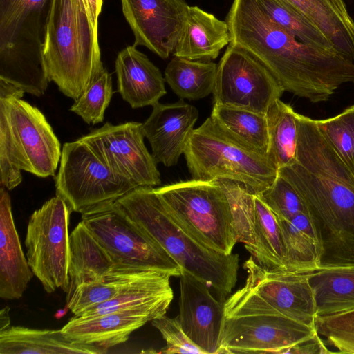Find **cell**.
I'll return each mask as SVG.
<instances>
[{
	"label": "cell",
	"instance_id": "6da1fadb",
	"mask_svg": "<svg viewBox=\"0 0 354 354\" xmlns=\"http://www.w3.org/2000/svg\"><path fill=\"white\" fill-rule=\"evenodd\" d=\"M297 161L278 174L297 191L320 248L318 270L354 266V174L320 131L297 113Z\"/></svg>",
	"mask_w": 354,
	"mask_h": 354
},
{
	"label": "cell",
	"instance_id": "7a4b0ae2",
	"mask_svg": "<svg viewBox=\"0 0 354 354\" xmlns=\"http://www.w3.org/2000/svg\"><path fill=\"white\" fill-rule=\"evenodd\" d=\"M225 21L230 44L261 62L284 91L317 103L327 101L342 84L354 83V60L299 40L257 0H233Z\"/></svg>",
	"mask_w": 354,
	"mask_h": 354
},
{
	"label": "cell",
	"instance_id": "3957f363",
	"mask_svg": "<svg viewBox=\"0 0 354 354\" xmlns=\"http://www.w3.org/2000/svg\"><path fill=\"white\" fill-rule=\"evenodd\" d=\"M181 268L205 283L223 300L237 281L239 257L203 245L178 225L151 187H137L115 201Z\"/></svg>",
	"mask_w": 354,
	"mask_h": 354
},
{
	"label": "cell",
	"instance_id": "277c9868",
	"mask_svg": "<svg viewBox=\"0 0 354 354\" xmlns=\"http://www.w3.org/2000/svg\"><path fill=\"white\" fill-rule=\"evenodd\" d=\"M41 54L49 81L73 100L104 68L97 29L83 0H51Z\"/></svg>",
	"mask_w": 354,
	"mask_h": 354
},
{
	"label": "cell",
	"instance_id": "5b68a950",
	"mask_svg": "<svg viewBox=\"0 0 354 354\" xmlns=\"http://www.w3.org/2000/svg\"><path fill=\"white\" fill-rule=\"evenodd\" d=\"M61 146L42 112L19 96H0V182L12 190L21 171L55 176Z\"/></svg>",
	"mask_w": 354,
	"mask_h": 354
},
{
	"label": "cell",
	"instance_id": "8992f818",
	"mask_svg": "<svg viewBox=\"0 0 354 354\" xmlns=\"http://www.w3.org/2000/svg\"><path fill=\"white\" fill-rule=\"evenodd\" d=\"M192 179L230 180L259 194L274 181L278 169L266 154L237 141L210 117L192 132L183 153Z\"/></svg>",
	"mask_w": 354,
	"mask_h": 354
},
{
	"label": "cell",
	"instance_id": "52a82bcc",
	"mask_svg": "<svg viewBox=\"0 0 354 354\" xmlns=\"http://www.w3.org/2000/svg\"><path fill=\"white\" fill-rule=\"evenodd\" d=\"M243 268L245 284L224 301L226 318L276 315L315 327L316 304L309 283L312 272L269 269L252 257Z\"/></svg>",
	"mask_w": 354,
	"mask_h": 354
},
{
	"label": "cell",
	"instance_id": "ba28073f",
	"mask_svg": "<svg viewBox=\"0 0 354 354\" xmlns=\"http://www.w3.org/2000/svg\"><path fill=\"white\" fill-rule=\"evenodd\" d=\"M165 208L184 230L206 247L231 254L237 243L227 196L218 180H190L155 188Z\"/></svg>",
	"mask_w": 354,
	"mask_h": 354
},
{
	"label": "cell",
	"instance_id": "9c48e42d",
	"mask_svg": "<svg viewBox=\"0 0 354 354\" xmlns=\"http://www.w3.org/2000/svg\"><path fill=\"white\" fill-rule=\"evenodd\" d=\"M81 221L109 254L116 269L158 270L179 277L181 268L116 202L82 214Z\"/></svg>",
	"mask_w": 354,
	"mask_h": 354
},
{
	"label": "cell",
	"instance_id": "30bf717a",
	"mask_svg": "<svg viewBox=\"0 0 354 354\" xmlns=\"http://www.w3.org/2000/svg\"><path fill=\"white\" fill-rule=\"evenodd\" d=\"M59 163L56 196L72 212L82 214L113 203L137 187L112 170L80 138L64 144Z\"/></svg>",
	"mask_w": 354,
	"mask_h": 354
},
{
	"label": "cell",
	"instance_id": "8fae6325",
	"mask_svg": "<svg viewBox=\"0 0 354 354\" xmlns=\"http://www.w3.org/2000/svg\"><path fill=\"white\" fill-rule=\"evenodd\" d=\"M71 210L66 202L55 196L30 216L25 246L28 265L48 293L69 285L68 224Z\"/></svg>",
	"mask_w": 354,
	"mask_h": 354
},
{
	"label": "cell",
	"instance_id": "7c38bea8",
	"mask_svg": "<svg viewBox=\"0 0 354 354\" xmlns=\"http://www.w3.org/2000/svg\"><path fill=\"white\" fill-rule=\"evenodd\" d=\"M283 92L261 62L241 47L227 45L218 64L214 104L266 115Z\"/></svg>",
	"mask_w": 354,
	"mask_h": 354
},
{
	"label": "cell",
	"instance_id": "4fadbf2b",
	"mask_svg": "<svg viewBox=\"0 0 354 354\" xmlns=\"http://www.w3.org/2000/svg\"><path fill=\"white\" fill-rule=\"evenodd\" d=\"M225 190L233 216L237 242L259 265L284 270L281 234L277 216L259 194L248 192L241 184L218 180Z\"/></svg>",
	"mask_w": 354,
	"mask_h": 354
},
{
	"label": "cell",
	"instance_id": "5bb4252c",
	"mask_svg": "<svg viewBox=\"0 0 354 354\" xmlns=\"http://www.w3.org/2000/svg\"><path fill=\"white\" fill-rule=\"evenodd\" d=\"M144 138L142 123L127 122H106L80 139L112 170L136 187H153L161 184L160 174Z\"/></svg>",
	"mask_w": 354,
	"mask_h": 354
},
{
	"label": "cell",
	"instance_id": "9a60e30c",
	"mask_svg": "<svg viewBox=\"0 0 354 354\" xmlns=\"http://www.w3.org/2000/svg\"><path fill=\"white\" fill-rule=\"evenodd\" d=\"M315 332V327L282 315L226 318L216 354L285 353Z\"/></svg>",
	"mask_w": 354,
	"mask_h": 354
},
{
	"label": "cell",
	"instance_id": "2e32d148",
	"mask_svg": "<svg viewBox=\"0 0 354 354\" xmlns=\"http://www.w3.org/2000/svg\"><path fill=\"white\" fill-rule=\"evenodd\" d=\"M120 1L135 46H145L162 59L174 53L189 6L185 0Z\"/></svg>",
	"mask_w": 354,
	"mask_h": 354
},
{
	"label": "cell",
	"instance_id": "e0dca14e",
	"mask_svg": "<svg viewBox=\"0 0 354 354\" xmlns=\"http://www.w3.org/2000/svg\"><path fill=\"white\" fill-rule=\"evenodd\" d=\"M179 315L181 327L188 337L206 354L217 353L224 324V302L212 295L204 282L181 269Z\"/></svg>",
	"mask_w": 354,
	"mask_h": 354
},
{
	"label": "cell",
	"instance_id": "ac0fdd59",
	"mask_svg": "<svg viewBox=\"0 0 354 354\" xmlns=\"http://www.w3.org/2000/svg\"><path fill=\"white\" fill-rule=\"evenodd\" d=\"M152 106L151 115L142 124L152 156L157 164L176 165L194 129L198 111L183 99L169 104L158 102Z\"/></svg>",
	"mask_w": 354,
	"mask_h": 354
},
{
	"label": "cell",
	"instance_id": "d6986e66",
	"mask_svg": "<svg viewBox=\"0 0 354 354\" xmlns=\"http://www.w3.org/2000/svg\"><path fill=\"white\" fill-rule=\"evenodd\" d=\"M115 68L118 92L133 109L153 106L167 93L160 69L134 45L118 54Z\"/></svg>",
	"mask_w": 354,
	"mask_h": 354
},
{
	"label": "cell",
	"instance_id": "ffe728a7",
	"mask_svg": "<svg viewBox=\"0 0 354 354\" xmlns=\"http://www.w3.org/2000/svg\"><path fill=\"white\" fill-rule=\"evenodd\" d=\"M152 319L136 312L119 311L102 315L73 316L62 328L68 339L97 347L104 353L125 342L129 335Z\"/></svg>",
	"mask_w": 354,
	"mask_h": 354
},
{
	"label": "cell",
	"instance_id": "44dd1931",
	"mask_svg": "<svg viewBox=\"0 0 354 354\" xmlns=\"http://www.w3.org/2000/svg\"><path fill=\"white\" fill-rule=\"evenodd\" d=\"M7 189H0V297L21 298L33 273L26 259L14 223Z\"/></svg>",
	"mask_w": 354,
	"mask_h": 354
},
{
	"label": "cell",
	"instance_id": "7402d4cb",
	"mask_svg": "<svg viewBox=\"0 0 354 354\" xmlns=\"http://www.w3.org/2000/svg\"><path fill=\"white\" fill-rule=\"evenodd\" d=\"M230 43L226 21L196 6H189L173 55L191 60L210 61Z\"/></svg>",
	"mask_w": 354,
	"mask_h": 354
},
{
	"label": "cell",
	"instance_id": "603a6c76",
	"mask_svg": "<svg viewBox=\"0 0 354 354\" xmlns=\"http://www.w3.org/2000/svg\"><path fill=\"white\" fill-rule=\"evenodd\" d=\"M114 268L109 254L80 221L69 235L66 303L80 286L102 279Z\"/></svg>",
	"mask_w": 354,
	"mask_h": 354
},
{
	"label": "cell",
	"instance_id": "cb8c5ba5",
	"mask_svg": "<svg viewBox=\"0 0 354 354\" xmlns=\"http://www.w3.org/2000/svg\"><path fill=\"white\" fill-rule=\"evenodd\" d=\"M330 41L335 50L354 60V20L343 0H283Z\"/></svg>",
	"mask_w": 354,
	"mask_h": 354
},
{
	"label": "cell",
	"instance_id": "d4e9b609",
	"mask_svg": "<svg viewBox=\"0 0 354 354\" xmlns=\"http://www.w3.org/2000/svg\"><path fill=\"white\" fill-rule=\"evenodd\" d=\"M102 354L100 348L77 343L62 330L10 326L0 332V354Z\"/></svg>",
	"mask_w": 354,
	"mask_h": 354
},
{
	"label": "cell",
	"instance_id": "484cf974",
	"mask_svg": "<svg viewBox=\"0 0 354 354\" xmlns=\"http://www.w3.org/2000/svg\"><path fill=\"white\" fill-rule=\"evenodd\" d=\"M277 218L283 243L284 270H317L320 248L308 214L302 212L289 219Z\"/></svg>",
	"mask_w": 354,
	"mask_h": 354
},
{
	"label": "cell",
	"instance_id": "4316f807",
	"mask_svg": "<svg viewBox=\"0 0 354 354\" xmlns=\"http://www.w3.org/2000/svg\"><path fill=\"white\" fill-rule=\"evenodd\" d=\"M317 316L354 310V266L317 270L309 276Z\"/></svg>",
	"mask_w": 354,
	"mask_h": 354
},
{
	"label": "cell",
	"instance_id": "83f0119b",
	"mask_svg": "<svg viewBox=\"0 0 354 354\" xmlns=\"http://www.w3.org/2000/svg\"><path fill=\"white\" fill-rule=\"evenodd\" d=\"M51 0H0L1 60L12 55L29 26L47 17Z\"/></svg>",
	"mask_w": 354,
	"mask_h": 354
},
{
	"label": "cell",
	"instance_id": "f1b7e54d",
	"mask_svg": "<svg viewBox=\"0 0 354 354\" xmlns=\"http://www.w3.org/2000/svg\"><path fill=\"white\" fill-rule=\"evenodd\" d=\"M218 64L174 56L165 70V80L180 99L198 100L212 93Z\"/></svg>",
	"mask_w": 354,
	"mask_h": 354
},
{
	"label": "cell",
	"instance_id": "f546056e",
	"mask_svg": "<svg viewBox=\"0 0 354 354\" xmlns=\"http://www.w3.org/2000/svg\"><path fill=\"white\" fill-rule=\"evenodd\" d=\"M209 117L237 141L268 156L269 135L266 115L214 104Z\"/></svg>",
	"mask_w": 354,
	"mask_h": 354
},
{
	"label": "cell",
	"instance_id": "4dcf8cb0",
	"mask_svg": "<svg viewBox=\"0 0 354 354\" xmlns=\"http://www.w3.org/2000/svg\"><path fill=\"white\" fill-rule=\"evenodd\" d=\"M294 109L280 99L266 113L269 146L268 156L277 169L297 161L298 127Z\"/></svg>",
	"mask_w": 354,
	"mask_h": 354
},
{
	"label": "cell",
	"instance_id": "1f68e13d",
	"mask_svg": "<svg viewBox=\"0 0 354 354\" xmlns=\"http://www.w3.org/2000/svg\"><path fill=\"white\" fill-rule=\"evenodd\" d=\"M154 271H129L115 268L102 279L80 286L66 303L73 315L110 300L151 275Z\"/></svg>",
	"mask_w": 354,
	"mask_h": 354
},
{
	"label": "cell",
	"instance_id": "d6a6232c",
	"mask_svg": "<svg viewBox=\"0 0 354 354\" xmlns=\"http://www.w3.org/2000/svg\"><path fill=\"white\" fill-rule=\"evenodd\" d=\"M257 1L277 24L299 40L315 47L337 51L318 28L283 0Z\"/></svg>",
	"mask_w": 354,
	"mask_h": 354
},
{
	"label": "cell",
	"instance_id": "836d02e7",
	"mask_svg": "<svg viewBox=\"0 0 354 354\" xmlns=\"http://www.w3.org/2000/svg\"><path fill=\"white\" fill-rule=\"evenodd\" d=\"M112 95V77L104 68L81 95L74 100L70 110L88 124L100 123L104 120Z\"/></svg>",
	"mask_w": 354,
	"mask_h": 354
},
{
	"label": "cell",
	"instance_id": "e575fe53",
	"mask_svg": "<svg viewBox=\"0 0 354 354\" xmlns=\"http://www.w3.org/2000/svg\"><path fill=\"white\" fill-rule=\"evenodd\" d=\"M317 333L339 353L354 354V310L328 316H317Z\"/></svg>",
	"mask_w": 354,
	"mask_h": 354
},
{
	"label": "cell",
	"instance_id": "d590c367",
	"mask_svg": "<svg viewBox=\"0 0 354 354\" xmlns=\"http://www.w3.org/2000/svg\"><path fill=\"white\" fill-rule=\"evenodd\" d=\"M259 195L279 218L289 219L298 214L306 213L295 189L279 174L272 184Z\"/></svg>",
	"mask_w": 354,
	"mask_h": 354
},
{
	"label": "cell",
	"instance_id": "8d00e7d4",
	"mask_svg": "<svg viewBox=\"0 0 354 354\" xmlns=\"http://www.w3.org/2000/svg\"><path fill=\"white\" fill-rule=\"evenodd\" d=\"M316 122L322 133L354 174V138L342 113Z\"/></svg>",
	"mask_w": 354,
	"mask_h": 354
},
{
	"label": "cell",
	"instance_id": "74e56055",
	"mask_svg": "<svg viewBox=\"0 0 354 354\" xmlns=\"http://www.w3.org/2000/svg\"><path fill=\"white\" fill-rule=\"evenodd\" d=\"M151 323L166 342V346L159 353L206 354L185 334L178 317L171 318L164 315L152 320Z\"/></svg>",
	"mask_w": 354,
	"mask_h": 354
},
{
	"label": "cell",
	"instance_id": "f35d334b",
	"mask_svg": "<svg viewBox=\"0 0 354 354\" xmlns=\"http://www.w3.org/2000/svg\"><path fill=\"white\" fill-rule=\"evenodd\" d=\"M317 330L313 335L301 340L286 350L290 354H326L330 353Z\"/></svg>",
	"mask_w": 354,
	"mask_h": 354
},
{
	"label": "cell",
	"instance_id": "ab89813d",
	"mask_svg": "<svg viewBox=\"0 0 354 354\" xmlns=\"http://www.w3.org/2000/svg\"><path fill=\"white\" fill-rule=\"evenodd\" d=\"M88 17L93 26L98 28V18L102 6V0H83Z\"/></svg>",
	"mask_w": 354,
	"mask_h": 354
},
{
	"label": "cell",
	"instance_id": "60d3db41",
	"mask_svg": "<svg viewBox=\"0 0 354 354\" xmlns=\"http://www.w3.org/2000/svg\"><path fill=\"white\" fill-rule=\"evenodd\" d=\"M10 308L6 306L0 311V332L10 327Z\"/></svg>",
	"mask_w": 354,
	"mask_h": 354
},
{
	"label": "cell",
	"instance_id": "b9f144b4",
	"mask_svg": "<svg viewBox=\"0 0 354 354\" xmlns=\"http://www.w3.org/2000/svg\"><path fill=\"white\" fill-rule=\"evenodd\" d=\"M341 113L349 126L354 138V105L347 108Z\"/></svg>",
	"mask_w": 354,
	"mask_h": 354
}]
</instances>
